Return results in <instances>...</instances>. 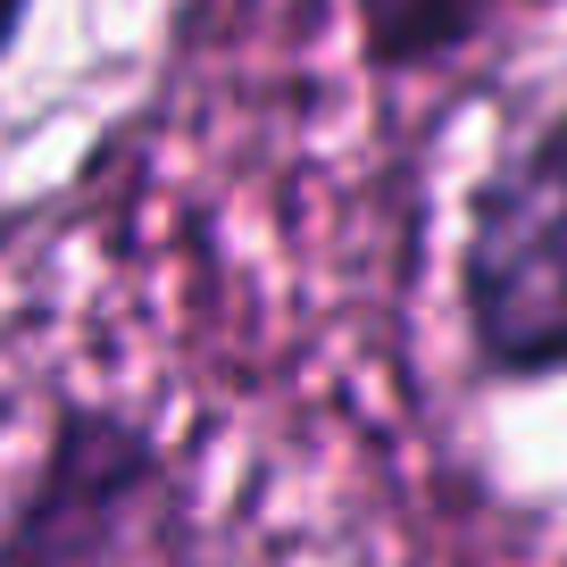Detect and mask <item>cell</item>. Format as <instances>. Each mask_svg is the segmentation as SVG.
Returning a JSON list of instances; mask_svg holds the SVG:
<instances>
[{
	"label": "cell",
	"mask_w": 567,
	"mask_h": 567,
	"mask_svg": "<svg viewBox=\"0 0 567 567\" xmlns=\"http://www.w3.org/2000/svg\"><path fill=\"white\" fill-rule=\"evenodd\" d=\"M460 334L493 384L567 375V101L501 142L467 193Z\"/></svg>",
	"instance_id": "6da1fadb"
},
{
	"label": "cell",
	"mask_w": 567,
	"mask_h": 567,
	"mask_svg": "<svg viewBox=\"0 0 567 567\" xmlns=\"http://www.w3.org/2000/svg\"><path fill=\"white\" fill-rule=\"evenodd\" d=\"M184 467L117 401H59L18 501L0 517V567H176Z\"/></svg>",
	"instance_id": "7a4b0ae2"
},
{
	"label": "cell",
	"mask_w": 567,
	"mask_h": 567,
	"mask_svg": "<svg viewBox=\"0 0 567 567\" xmlns=\"http://www.w3.org/2000/svg\"><path fill=\"white\" fill-rule=\"evenodd\" d=\"M509 0H351L359 18V51H368L375 75H425L443 59L476 51L501 25Z\"/></svg>",
	"instance_id": "3957f363"
},
{
	"label": "cell",
	"mask_w": 567,
	"mask_h": 567,
	"mask_svg": "<svg viewBox=\"0 0 567 567\" xmlns=\"http://www.w3.org/2000/svg\"><path fill=\"white\" fill-rule=\"evenodd\" d=\"M25 18H34V0H0V59L18 51V34H25Z\"/></svg>",
	"instance_id": "277c9868"
}]
</instances>
